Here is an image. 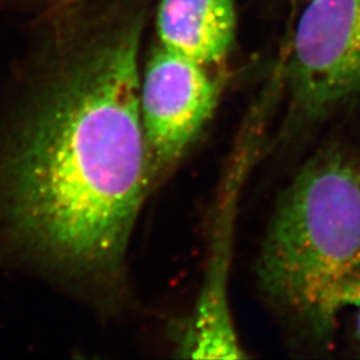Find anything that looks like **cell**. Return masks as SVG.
Returning a JSON list of instances; mask_svg holds the SVG:
<instances>
[{
  "mask_svg": "<svg viewBox=\"0 0 360 360\" xmlns=\"http://www.w3.org/2000/svg\"><path fill=\"white\" fill-rule=\"evenodd\" d=\"M236 30L235 0H162L158 32L162 46L200 65L220 63Z\"/></svg>",
  "mask_w": 360,
  "mask_h": 360,
  "instance_id": "obj_5",
  "label": "cell"
},
{
  "mask_svg": "<svg viewBox=\"0 0 360 360\" xmlns=\"http://www.w3.org/2000/svg\"><path fill=\"white\" fill-rule=\"evenodd\" d=\"M220 79L160 46L141 79L139 105L154 187L179 165L218 107Z\"/></svg>",
  "mask_w": 360,
  "mask_h": 360,
  "instance_id": "obj_4",
  "label": "cell"
},
{
  "mask_svg": "<svg viewBox=\"0 0 360 360\" xmlns=\"http://www.w3.org/2000/svg\"><path fill=\"white\" fill-rule=\"evenodd\" d=\"M284 77L290 115L309 122L360 95V0H309Z\"/></svg>",
  "mask_w": 360,
  "mask_h": 360,
  "instance_id": "obj_3",
  "label": "cell"
},
{
  "mask_svg": "<svg viewBox=\"0 0 360 360\" xmlns=\"http://www.w3.org/2000/svg\"><path fill=\"white\" fill-rule=\"evenodd\" d=\"M257 284L309 338L330 345L360 306V162L324 148L279 195L257 259Z\"/></svg>",
  "mask_w": 360,
  "mask_h": 360,
  "instance_id": "obj_2",
  "label": "cell"
},
{
  "mask_svg": "<svg viewBox=\"0 0 360 360\" xmlns=\"http://www.w3.org/2000/svg\"><path fill=\"white\" fill-rule=\"evenodd\" d=\"M355 338H356V343H358V347L360 349V306L359 314H358V318H356V326H355Z\"/></svg>",
  "mask_w": 360,
  "mask_h": 360,
  "instance_id": "obj_6",
  "label": "cell"
},
{
  "mask_svg": "<svg viewBox=\"0 0 360 360\" xmlns=\"http://www.w3.org/2000/svg\"><path fill=\"white\" fill-rule=\"evenodd\" d=\"M138 34L89 52L13 117L0 148V232L37 270L108 309L154 188Z\"/></svg>",
  "mask_w": 360,
  "mask_h": 360,
  "instance_id": "obj_1",
  "label": "cell"
}]
</instances>
